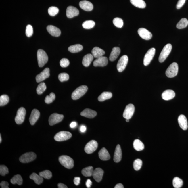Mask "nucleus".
Returning a JSON list of instances; mask_svg holds the SVG:
<instances>
[{"mask_svg": "<svg viewBox=\"0 0 188 188\" xmlns=\"http://www.w3.org/2000/svg\"><path fill=\"white\" fill-rule=\"evenodd\" d=\"M59 162L62 166L68 169H72L74 166L73 160L67 156H62L59 158Z\"/></svg>", "mask_w": 188, "mask_h": 188, "instance_id": "1", "label": "nucleus"}, {"mask_svg": "<svg viewBox=\"0 0 188 188\" xmlns=\"http://www.w3.org/2000/svg\"><path fill=\"white\" fill-rule=\"evenodd\" d=\"M88 87L86 85H81L74 91L72 95V98L74 100L80 98L86 93Z\"/></svg>", "mask_w": 188, "mask_h": 188, "instance_id": "2", "label": "nucleus"}, {"mask_svg": "<svg viewBox=\"0 0 188 188\" xmlns=\"http://www.w3.org/2000/svg\"><path fill=\"white\" fill-rule=\"evenodd\" d=\"M38 62L39 67H42L47 63L48 57L46 53L42 49H39L37 52Z\"/></svg>", "mask_w": 188, "mask_h": 188, "instance_id": "3", "label": "nucleus"}, {"mask_svg": "<svg viewBox=\"0 0 188 188\" xmlns=\"http://www.w3.org/2000/svg\"><path fill=\"white\" fill-rule=\"evenodd\" d=\"M179 71V66L177 63L171 64L168 67L166 72V76L169 78H172L177 75Z\"/></svg>", "mask_w": 188, "mask_h": 188, "instance_id": "4", "label": "nucleus"}, {"mask_svg": "<svg viewBox=\"0 0 188 188\" xmlns=\"http://www.w3.org/2000/svg\"><path fill=\"white\" fill-rule=\"evenodd\" d=\"M172 46L170 44H168L164 46L160 54L159 60L161 63L164 62L170 54L172 50Z\"/></svg>", "mask_w": 188, "mask_h": 188, "instance_id": "5", "label": "nucleus"}, {"mask_svg": "<svg viewBox=\"0 0 188 188\" xmlns=\"http://www.w3.org/2000/svg\"><path fill=\"white\" fill-rule=\"evenodd\" d=\"M72 133L66 131H61L57 133L54 137V139L57 141H62L70 139Z\"/></svg>", "mask_w": 188, "mask_h": 188, "instance_id": "6", "label": "nucleus"}, {"mask_svg": "<svg viewBox=\"0 0 188 188\" xmlns=\"http://www.w3.org/2000/svg\"><path fill=\"white\" fill-rule=\"evenodd\" d=\"M36 158V155L32 152L25 153L19 158V160L22 163H27L34 161Z\"/></svg>", "mask_w": 188, "mask_h": 188, "instance_id": "7", "label": "nucleus"}, {"mask_svg": "<svg viewBox=\"0 0 188 188\" xmlns=\"http://www.w3.org/2000/svg\"><path fill=\"white\" fill-rule=\"evenodd\" d=\"M26 114L25 109L23 107L19 108L15 118V121L18 124H20L24 122Z\"/></svg>", "mask_w": 188, "mask_h": 188, "instance_id": "8", "label": "nucleus"}, {"mask_svg": "<svg viewBox=\"0 0 188 188\" xmlns=\"http://www.w3.org/2000/svg\"><path fill=\"white\" fill-rule=\"evenodd\" d=\"M128 57L126 55H124L119 60L117 65V70L118 72H122L125 70L127 65Z\"/></svg>", "mask_w": 188, "mask_h": 188, "instance_id": "9", "label": "nucleus"}, {"mask_svg": "<svg viewBox=\"0 0 188 188\" xmlns=\"http://www.w3.org/2000/svg\"><path fill=\"white\" fill-rule=\"evenodd\" d=\"M98 144L96 141L92 140L87 143L85 146V151L87 154H91L97 149Z\"/></svg>", "mask_w": 188, "mask_h": 188, "instance_id": "10", "label": "nucleus"}, {"mask_svg": "<svg viewBox=\"0 0 188 188\" xmlns=\"http://www.w3.org/2000/svg\"><path fill=\"white\" fill-rule=\"evenodd\" d=\"M156 53V49L152 48L148 50L144 56L143 59V64L145 66L149 65L152 60Z\"/></svg>", "mask_w": 188, "mask_h": 188, "instance_id": "11", "label": "nucleus"}, {"mask_svg": "<svg viewBox=\"0 0 188 188\" xmlns=\"http://www.w3.org/2000/svg\"><path fill=\"white\" fill-rule=\"evenodd\" d=\"M64 115L57 113H53L49 116V124L52 126L62 121L64 118Z\"/></svg>", "mask_w": 188, "mask_h": 188, "instance_id": "12", "label": "nucleus"}, {"mask_svg": "<svg viewBox=\"0 0 188 188\" xmlns=\"http://www.w3.org/2000/svg\"><path fill=\"white\" fill-rule=\"evenodd\" d=\"M135 108L132 104L127 105L123 114V117L125 119H130L132 117L134 114Z\"/></svg>", "mask_w": 188, "mask_h": 188, "instance_id": "13", "label": "nucleus"}, {"mask_svg": "<svg viewBox=\"0 0 188 188\" xmlns=\"http://www.w3.org/2000/svg\"><path fill=\"white\" fill-rule=\"evenodd\" d=\"M49 75H50V74H49V69L47 68L36 76V82L37 83L42 82L45 80L46 79L48 78Z\"/></svg>", "mask_w": 188, "mask_h": 188, "instance_id": "14", "label": "nucleus"}, {"mask_svg": "<svg viewBox=\"0 0 188 188\" xmlns=\"http://www.w3.org/2000/svg\"><path fill=\"white\" fill-rule=\"evenodd\" d=\"M138 32L140 37L145 40H149L152 37L151 33L144 28H139L138 30Z\"/></svg>", "mask_w": 188, "mask_h": 188, "instance_id": "15", "label": "nucleus"}, {"mask_svg": "<svg viewBox=\"0 0 188 188\" xmlns=\"http://www.w3.org/2000/svg\"><path fill=\"white\" fill-rule=\"evenodd\" d=\"M108 63L107 57L102 56L95 59L93 63V65L95 67H104L108 65Z\"/></svg>", "mask_w": 188, "mask_h": 188, "instance_id": "16", "label": "nucleus"}, {"mask_svg": "<svg viewBox=\"0 0 188 188\" xmlns=\"http://www.w3.org/2000/svg\"><path fill=\"white\" fill-rule=\"evenodd\" d=\"M103 173L104 171L101 168H97L93 170L92 176L97 182H99L103 178Z\"/></svg>", "mask_w": 188, "mask_h": 188, "instance_id": "17", "label": "nucleus"}, {"mask_svg": "<svg viewBox=\"0 0 188 188\" xmlns=\"http://www.w3.org/2000/svg\"><path fill=\"white\" fill-rule=\"evenodd\" d=\"M79 11L78 9L74 6H69L67 8L66 16L69 18H72L78 15Z\"/></svg>", "mask_w": 188, "mask_h": 188, "instance_id": "18", "label": "nucleus"}, {"mask_svg": "<svg viewBox=\"0 0 188 188\" xmlns=\"http://www.w3.org/2000/svg\"><path fill=\"white\" fill-rule=\"evenodd\" d=\"M40 116V112L37 109H34L31 112L29 119L30 123L31 125H34L37 121Z\"/></svg>", "mask_w": 188, "mask_h": 188, "instance_id": "19", "label": "nucleus"}, {"mask_svg": "<svg viewBox=\"0 0 188 188\" xmlns=\"http://www.w3.org/2000/svg\"><path fill=\"white\" fill-rule=\"evenodd\" d=\"M79 5L82 9L86 11H91L93 9V6L92 3L87 1H80Z\"/></svg>", "mask_w": 188, "mask_h": 188, "instance_id": "20", "label": "nucleus"}, {"mask_svg": "<svg viewBox=\"0 0 188 188\" xmlns=\"http://www.w3.org/2000/svg\"><path fill=\"white\" fill-rule=\"evenodd\" d=\"M179 126L181 129L186 130L188 128V122L186 117L183 115H181L178 119Z\"/></svg>", "mask_w": 188, "mask_h": 188, "instance_id": "21", "label": "nucleus"}, {"mask_svg": "<svg viewBox=\"0 0 188 188\" xmlns=\"http://www.w3.org/2000/svg\"><path fill=\"white\" fill-rule=\"evenodd\" d=\"M47 30L49 33L54 37H58L60 35L61 31L58 28L52 25L47 26Z\"/></svg>", "mask_w": 188, "mask_h": 188, "instance_id": "22", "label": "nucleus"}, {"mask_svg": "<svg viewBox=\"0 0 188 188\" xmlns=\"http://www.w3.org/2000/svg\"><path fill=\"white\" fill-rule=\"evenodd\" d=\"M97 115V112L95 110L89 108L85 109L80 113L81 116L89 118H95Z\"/></svg>", "mask_w": 188, "mask_h": 188, "instance_id": "23", "label": "nucleus"}, {"mask_svg": "<svg viewBox=\"0 0 188 188\" xmlns=\"http://www.w3.org/2000/svg\"><path fill=\"white\" fill-rule=\"evenodd\" d=\"M175 96V93L174 91L168 90L165 91L162 95V97L165 100H169L172 99Z\"/></svg>", "mask_w": 188, "mask_h": 188, "instance_id": "24", "label": "nucleus"}, {"mask_svg": "<svg viewBox=\"0 0 188 188\" xmlns=\"http://www.w3.org/2000/svg\"><path fill=\"white\" fill-rule=\"evenodd\" d=\"M99 157L100 159L103 161H107L110 158V155L106 148L103 147L98 153Z\"/></svg>", "mask_w": 188, "mask_h": 188, "instance_id": "25", "label": "nucleus"}, {"mask_svg": "<svg viewBox=\"0 0 188 188\" xmlns=\"http://www.w3.org/2000/svg\"><path fill=\"white\" fill-rule=\"evenodd\" d=\"M122 158V152L121 147L118 145L115 148L114 156V160L115 162L118 163L121 161Z\"/></svg>", "mask_w": 188, "mask_h": 188, "instance_id": "26", "label": "nucleus"}, {"mask_svg": "<svg viewBox=\"0 0 188 188\" xmlns=\"http://www.w3.org/2000/svg\"><path fill=\"white\" fill-rule=\"evenodd\" d=\"M121 52V49L118 47H115L112 49L109 57V60L113 62L118 58Z\"/></svg>", "mask_w": 188, "mask_h": 188, "instance_id": "27", "label": "nucleus"}, {"mask_svg": "<svg viewBox=\"0 0 188 188\" xmlns=\"http://www.w3.org/2000/svg\"><path fill=\"white\" fill-rule=\"evenodd\" d=\"M105 53L104 51L98 47H94L92 50V55L95 58H98L102 57Z\"/></svg>", "mask_w": 188, "mask_h": 188, "instance_id": "28", "label": "nucleus"}, {"mask_svg": "<svg viewBox=\"0 0 188 188\" xmlns=\"http://www.w3.org/2000/svg\"><path fill=\"white\" fill-rule=\"evenodd\" d=\"M93 56L92 54H88L84 56L82 60V63L85 67L89 66L93 59Z\"/></svg>", "mask_w": 188, "mask_h": 188, "instance_id": "29", "label": "nucleus"}, {"mask_svg": "<svg viewBox=\"0 0 188 188\" xmlns=\"http://www.w3.org/2000/svg\"><path fill=\"white\" fill-rule=\"evenodd\" d=\"M130 2L137 7L144 9L146 6V3L143 0H130Z\"/></svg>", "mask_w": 188, "mask_h": 188, "instance_id": "30", "label": "nucleus"}, {"mask_svg": "<svg viewBox=\"0 0 188 188\" xmlns=\"http://www.w3.org/2000/svg\"><path fill=\"white\" fill-rule=\"evenodd\" d=\"M133 146L137 151H142L144 148L143 143L139 139L135 140L133 143Z\"/></svg>", "mask_w": 188, "mask_h": 188, "instance_id": "31", "label": "nucleus"}, {"mask_svg": "<svg viewBox=\"0 0 188 188\" xmlns=\"http://www.w3.org/2000/svg\"><path fill=\"white\" fill-rule=\"evenodd\" d=\"M30 178L34 181L35 183L39 185L42 184L43 181V179L42 176L38 175L35 173H33L30 176Z\"/></svg>", "mask_w": 188, "mask_h": 188, "instance_id": "32", "label": "nucleus"}, {"mask_svg": "<svg viewBox=\"0 0 188 188\" xmlns=\"http://www.w3.org/2000/svg\"><path fill=\"white\" fill-rule=\"evenodd\" d=\"M83 49V46L80 44H77L70 46L68 47V50L72 53H76L80 51Z\"/></svg>", "mask_w": 188, "mask_h": 188, "instance_id": "33", "label": "nucleus"}, {"mask_svg": "<svg viewBox=\"0 0 188 188\" xmlns=\"http://www.w3.org/2000/svg\"><path fill=\"white\" fill-rule=\"evenodd\" d=\"M112 97V94L111 92H104L98 97V100L100 102L103 101L111 98Z\"/></svg>", "mask_w": 188, "mask_h": 188, "instance_id": "34", "label": "nucleus"}, {"mask_svg": "<svg viewBox=\"0 0 188 188\" xmlns=\"http://www.w3.org/2000/svg\"><path fill=\"white\" fill-rule=\"evenodd\" d=\"M93 167L92 166H88L82 170V174L85 177H90L92 175L93 171Z\"/></svg>", "mask_w": 188, "mask_h": 188, "instance_id": "35", "label": "nucleus"}, {"mask_svg": "<svg viewBox=\"0 0 188 188\" xmlns=\"http://www.w3.org/2000/svg\"><path fill=\"white\" fill-rule=\"evenodd\" d=\"M11 182L13 184H17L20 185L23 183V179L21 176L19 174L16 175L11 179Z\"/></svg>", "mask_w": 188, "mask_h": 188, "instance_id": "36", "label": "nucleus"}, {"mask_svg": "<svg viewBox=\"0 0 188 188\" xmlns=\"http://www.w3.org/2000/svg\"><path fill=\"white\" fill-rule=\"evenodd\" d=\"M188 21L186 18H183L181 19L180 21L177 23L176 27L179 29L184 28L188 26Z\"/></svg>", "mask_w": 188, "mask_h": 188, "instance_id": "37", "label": "nucleus"}, {"mask_svg": "<svg viewBox=\"0 0 188 188\" xmlns=\"http://www.w3.org/2000/svg\"><path fill=\"white\" fill-rule=\"evenodd\" d=\"M183 185L182 179L178 177L174 178L173 180V185L175 188H179L181 187Z\"/></svg>", "mask_w": 188, "mask_h": 188, "instance_id": "38", "label": "nucleus"}, {"mask_svg": "<svg viewBox=\"0 0 188 188\" xmlns=\"http://www.w3.org/2000/svg\"><path fill=\"white\" fill-rule=\"evenodd\" d=\"M95 23L94 21L92 20H87L85 21L82 24V26L85 29H90L93 28L95 26Z\"/></svg>", "mask_w": 188, "mask_h": 188, "instance_id": "39", "label": "nucleus"}, {"mask_svg": "<svg viewBox=\"0 0 188 188\" xmlns=\"http://www.w3.org/2000/svg\"><path fill=\"white\" fill-rule=\"evenodd\" d=\"M46 89H47V86H46L44 82L41 83L38 86L37 89H36L37 93L38 95H41L45 91Z\"/></svg>", "mask_w": 188, "mask_h": 188, "instance_id": "40", "label": "nucleus"}, {"mask_svg": "<svg viewBox=\"0 0 188 188\" xmlns=\"http://www.w3.org/2000/svg\"><path fill=\"white\" fill-rule=\"evenodd\" d=\"M9 98L7 95H4L0 97V106H3L9 103Z\"/></svg>", "mask_w": 188, "mask_h": 188, "instance_id": "41", "label": "nucleus"}, {"mask_svg": "<svg viewBox=\"0 0 188 188\" xmlns=\"http://www.w3.org/2000/svg\"><path fill=\"white\" fill-rule=\"evenodd\" d=\"M142 161L140 159H137L133 163V166L135 170L138 171L141 169L142 166Z\"/></svg>", "mask_w": 188, "mask_h": 188, "instance_id": "42", "label": "nucleus"}, {"mask_svg": "<svg viewBox=\"0 0 188 188\" xmlns=\"http://www.w3.org/2000/svg\"><path fill=\"white\" fill-rule=\"evenodd\" d=\"M113 23L116 27L119 28H122L123 25V22L122 19L119 18H115L113 19Z\"/></svg>", "mask_w": 188, "mask_h": 188, "instance_id": "43", "label": "nucleus"}, {"mask_svg": "<svg viewBox=\"0 0 188 188\" xmlns=\"http://www.w3.org/2000/svg\"><path fill=\"white\" fill-rule=\"evenodd\" d=\"M39 175L45 179H49L52 177V173L50 171L45 170L39 173Z\"/></svg>", "mask_w": 188, "mask_h": 188, "instance_id": "44", "label": "nucleus"}, {"mask_svg": "<svg viewBox=\"0 0 188 188\" xmlns=\"http://www.w3.org/2000/svg\"><path fill=\"white\" fill-rule=\"evenodd\" d=\"M55 94L52 92L49 95H47L45 99V103L47 104L51 103L55 100Z\"/></svg>", "mask_w": 188, "mask_h": 188, "instance_id": "45", "label": "nucleus"}, {"mask_svg": "<svg viewBox=\"0 0 188 188\" xmlns=\"http://www.w3.org/2000/svg\"><path fill=\"white\" fill-rule=\"evenodd\" d=\"M59 10L58 8L54 6H52L48 9L49 14L51 16H54L58 14Z\"/></svg>", "mask_w": 188, "mask_h": 188, "instance_id": "46", "label": "nucleus"}, {"mask_svg": "<svg viewBox=\"0 0 188 188\" xmlns=\"http://www.w3.org/2000/svg\"><path fill=\"white\" fill-rule=\"evenodd\" d=\"M58 78L59 80L61 82L66 81L69 80V76L67 73H60L58 75Z\"/></svg>", "mask_w": 188, "mask_h": 188, "instance_id": "47", "label": "nucleus"}, {"mask_svg": "<svg viewBox=\"0 0 188 188\" xmlns=\"http://www.w3.org/2000/svg\"><path fill=\"white\" fill-rule=\"evenodd\" d=\"M33 34L32 26L31 25H28L26 28V34L28 37H30Z\"/></svg>", "mask_w": 188, "mask_h": 188, "instance_id": "48", "label": "nucleus"}, {"mask_svg": "<svg viewBox=\"0 0 188 188\" xmlns=\"http://www.w3.org/2000/svg\"><path fill=\"white\" fill-rule=\"evenodd\" d=\"M9 169L7 166L4 165L0 166V174L1 175L4 176L9 173Z\"/></svg>", "mask_w": 188, "mask_h": 188, "instance_id": "49", "label": "nucleus"}, {"mask_svg": "<svg viewBox=\"0 0 188 188\" xmlns=\"http://www.w3.org/2000/svg\"><path fill=\"white\" fill-rule=\"evenodd\" d=\"M70 61L66 58H63L60 61V64L61 67L65 68L68 66L70 65Z\"/></svg>", "mask_w": 188, "mask_h": 188, "instance_id": "50", "label": "nucleus"}, {"mask_svg": "<svg viewBox=\"0 0 188 188\" xmlns=\"http://www.w3.org/2000/svg\"><path fill=\"white\" fill-rule=\"evenodd\" d=\"M186 0H179L176 5V8L177 9H180L185 3Z\"/></svg>", "mask_w": 188, "mask_h": 188, "instance_id": "51", "label": "nucleus"}, {"mask_svg": "<svg viewBox=\"0 0 188 188\" xmlns=\"http://www.w3.org/2000/svg\"><path fill=\"white\" fill-rule=\"evenodd\" d=\"M1 187L2 188H9V184L7 181H3L0 184Z\"/></svg>", "mask_w": 188, "mask_h": 188, "instance_id": "52", "label": "nucleus"}, {"mask_svg": "<svg viewBox=\"0 0 188 188\" xmlns=\"http://www.w3.org/2000/svg\"><path fill=\"white\" fill-rule=\"evenodd\" d=\"M80 178L79 177H75L74 178V182L76 185H78L80 183Z\"/></svg>", "mask_w": 188, "mask_h": 188, "instance_id": "53", "label": "nucleus"}, {"mask_svg": "<svg viewBox=\"0 0 188 188\" xmlns=\"http://www.w3.org/2000/svg\"><path fill=\"white\" fill-rule=\"evenodd\" d=\"M92 182L90 179H87L86 183V185L87 188H89L92 185Z\"/></svg>", "mask_w": 188, "mask_h": 188, "instance_id": "54", "label": "nucleus"}, {"mask_svg": "<svg viewBox=\"0 0 188 188\" xmlns=\"http://www.w3.org/2000/svg\"><path fill=\"white\" fill-rule=\"evenodd\" d=\"M58 187L59 188H67V186L65 185L62 183H59L58 184Z\"/></svg>", "mask_w": 188, "mask_h": 188, "instance_id": "55", "label": "nucleus"}, {"mask_svg": "<svg viewBox=\"0 0 188 188\" xmlns=\"http://www.w3.org/2000/svg\"><path fill=\"white\" fill-rule=\"evenodd\" d=\"M80 130L81 132L82 133L85 132L86 130V127L84 125H82L80 127Z\"/></svg>", "mask_w": 188, "mask_h": 188, "instance_id": "56", "label": "nucleus"}, {"mask_svg": "<svg viewBox=\"0 0 188 188\" xmlns=\"http://www.w3.org/2000/svg\"><path fill=\"white\" fill-rule=\"evenodd\" d=\"M77 124V123L76 122H73L71 123L70 126L71 128H75Z\"/></svg>", "mask_w": 188, "mask_h": 188, "instance_id": "57", "label": "nucleus"}, {"mask_svg": "<svg viewBox=\"0 0 188 188\" xmlns=\"http://www.w3.org/2000/svg\"><path fill=\"white\" fill-rule=\"evenodd\" d=\"M115 188H123L124 186L121 183L118 184L115 186Z\"/></svg>", "mask_w": 188, "mask_h": 188, "instance_id": "58", "label": "nucleus"}, {"mask_svg": "<svg viewBox=\"0 0 188 188\" xmlns=\"http://www.w3.org/2000/svg\"><path fill=\"white\" fill-rule=\"evenodd\" d=\"M1 141H2V139H1V135H0V143H1Z\"/></svg>", "mask_w": 188, "mask_h": 188, "instance_id": "59", "label": "nucleus"}, {"mask_svg": "<svg viewBox=\"0 0 188 188\" xmlns=\"http://www.w3.org/2000/svg\"><path fill=\"white\" fill-rule=\"evenodd\" d=\"M129 120L130 119H126V122H129Z\"/></svg>", "mask_w": 188, "mask_h": 188, "instance_id": "60", "label": "nucleus"}]
</instances>
